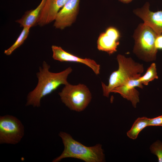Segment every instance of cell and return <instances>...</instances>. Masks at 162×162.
<instances>
[{
  "label": "cell",
  "instance_id": "obj_1",
  "mask_svg": "<svg viewBox=\"0 0 162 162\" xmlns=\"http://www.w3.org/2000/svg\"><path fill=\"white\" fill-rule=\"evenodd\" d=\"M50 65L45 61L43 62L42 66L39 67V71L36 74L37 85L28 94L26 106L40 107L42 98L51 93L61 85H65L69 83L67 78L72 71L70 67L57 73L50 72Z\"/></svg>",
  "mask_w": 162,
  "mask_h": 162
},
{
  "label": "cell",
  "instance_id": "obj_2",
  "mask_svg": "<svg viewBox=\"0 0 162 162\" xmlns=\"http://www.w3.org/2000/svg\"><path fill=\"white\" fill-rule=\"evenodd\" d=\"M59 136L62 139L64 150L61 154L54 158L52 162H59L67 158L79 159L86 162L105 161V154L100 144L87 146L75 140L66 132L61 131Z\"/></svg>",
  "mask_w": 162,
  "mask_h": 162
},
{
  "label": "cell",
  "instance_id": "obj_3",
  "mask_svg": "<svg viewBox=\"0 0 162 162\" xmlns=\"http://www.w3.org/2000/svg\"><path fill=\"white\" fill-rule=\"evenodd\" d=\"M116 58L118 69L110 75L108 85L101 82L103 95L107 97L114 88L125 84L133 78L140 76L144 70L142 64L135 62L131 58L118 54Z\"/></svg>",
  "mask_w": 162,
  "mask_h": 162
},
{
  "label": "cell",
  "instance_id": "obj_4",
  "mask_svg": "<svg viewBox=\"0 0 162 162\" xmlns=\"http://www.w3.org/2000/svg\"><path fill=\"white\" fill-rule=\"evenodd\" d=\"M158 35L144 23L139 24L133 35L134 45L133 52L140 59L149 62L155 60L158 50L155 46Z\"/></svg>",
  "mask_w": 162,
  "mask_h": 162
},
{
  "label": "cell",
  "instance_id": "obj_5",
  "mask_svg": "<svg viewBox=\"0 0 162 162\" xmlns=\"http://www.w3.org/2000/svg\"><path fill=\"white\" fill-rule=\"evenodd\" d=\"M61 100L71 110L81 112L90 103L91 94L87 86L83 84L73 85L69 83L58 93Z\"/></svg>",
  "mask_w": 162,
  "mask_h": 162
},
{
  "label": "cell",
  "instance_id": "obj_6",
  "mask_svg": "<svg viewBox=\"0 0 162 162\" xmlns=\"http://www.w3.org/2000/svg\"><path fill=\"white\" fill-rule=\"evenodd\" d=\"M25 134L24 128L16 117L9 115L0 116V144L15 145Z\"/></svg>",
  "mask_w": 162,
  "mask_h": 162
},
{
  "label": "cell",
  "instance_id": "obj_7",
  "mask_svg": "<svg viewBox=\"0 0 162 162\" xmlns=\"http://www.w3.org/2000/svg\"><path fill=\"white\" fill-rule=\"evenodd\" d=\"M80 0H69L58 13L54 24L56 28L62 30L75 21L79 9Z\"/></svg>",
  "mask_w": 162,
  "mask_h": 162
},
{
  "label": "cell",
  "instance_id": "obj_8",
  "mask_svg": "<svg viewBox=\"0 0 162 162\" xmlns=\"http://www.w3.org/2000/svg\"><path fill=\"white\" fill-rule=\"evenodd\" d=\"M120 37V33L117 28L109 27L100 34L97 41V48L110 55L112 54L117 51Z\"/></svg>",
  "mask_w": 162,
  "mask_h": 162
},
{
  "label": "cell",
  "instance_id": "obj_9",
  "mask_svg": "<svg viewBox=\"0 0 162 162\" xmlns=\"http://www.w3.org/2000/svg\"><path fill=\"white\" fill-rule=\"evenodd\" d=\"M149 6V3L146 2L142 7L134 10L133 12L143 20L144 23L160 35L162 34V11H151Z\"/></svg>",
  "mask_w": 162,
  "mask_h": 162
},
{
  "label": "cell",
  "instance_id": "obj_10",
  "mask_svg": "<svg viewBox=\"0 0 162 162\" xmlns=\"http://www.w3.org/2000/svg\"><path fill=\"white\" fill-rule=\"evenodd\" d=\"M52 58L61 62H76L84 64L91 68L96 75L100 74V66L95 61L89 58H82L64 50L60 46L52 45Z\"/></svg>",
  "mask_w": 162,
  "mask_h": 162
},
{
  "label": "cell",
  "instance_id": "obj_11",
  "mask_svg": "<svg viewBox=\"0 0 162 162\" xmlns=\"http://www.w3.org/2000/svg\"><path fill=\"white\" fill-rule=\"evenodd\" d=\"M140 76L130 79L125 84L114 88L111 92L119 94L122 97L130 101L133 106L136 108L139 102V92L135 87L143 88L142 84L138 80Z\"/></svg>",
  "mask_w": 162,
  "mask_h": 162
},
{
  "label": "cell",
  "instance_id": "obj_12",
  "mask_svg": "<svg viewBox=\"0 0 162 162\" xmlns=\"http://www.w3.org/2000/svg\"><path fill=\"white\" fill-rule=\"evenodd\" d=\"M69 0H46L41 10L37 25L42 26L55 20L57 15Z\"/></svg>",
  "mask_w": 162,
  "mask_h": 162
},
{
  "label": "cell",
  "instance_id": "obj_13",
  "mask_svg": "<svg viewBox=\"0 0 162 162\" xmlns=\"http://www.w3.org/2000/svg\"><path fill=\"white\" fill-rule=\"evenodd\" d=\"M46 0H42L41 2L34 9L26 11L21 18L15 21L21 27L31 28L37 25V23L41 10Z\"/></svg>",
  "mask_w": 162,
  "mask_h": 162
},
{
  "label": "cell",
  "instance_id": "obj_14",
  "mask_svg": "<svg viewBox=\"0 0 162 162\" xmlns=\"http://www.w3.org/2000/svg\"><path fill=\"white\" fill-rule=\"evenodd\" d=\"M149 118L146 117H139L134 123L130 129L127 133L130 138L136 139L140 133L145 128L148 126Z\"/></svg>",
  "mask_w": 162,
  "mask_h": 162
},
{
  "label": "cell",
  "instance_id": "obj_15",
  "mask_svg": "<svg viewBox=\"0 0 162 162\" xmlns=\"http://www.w3.org/2000/svg\"><path fill=\"white\" fill-rule=\"evenodd\" d=\"M30 28L28 27H23L16 41L10 47L4 51V53L7 56L10 55L16 49L22 45L28 37Z\"/></svg>",
  "mask_w": 162,
  "mask_h": 162
},
{
  "label": "cell",
  "instance_id": "obj_16",
  "mask_svg": "<svg viewBox=\"0 0 162 162\" xmlns=\"http://www.w3.org/2000/svg\"><path fill=\"white\" fill-rule=\"evenodd\" d=\"M158 78L156 64L153 63L148 68L145 74L141 76L138 80L142 84L148 85L150 82L155 79H158Z\"/></svg>",
  "mask_w": 162,
  "mask_h": 162
},
{
  "label": "cell",
  "instance_id": "obj_17",
  "mask_svg": "<svg viewBox=\"0 0 162 162\" xmlns=\"http://www.w3.org/2000/svg\"><path fill=\"white\" fill-rule=\"evenodd\" d=\"M150 149L151 152L156 155L159 162H162V142L157 140L150 146Z\"/></svg>",
  "mask_w": 162,
  "mask_h": 162
},
{
  "label": "cell",
  "instance_id": "obj_18",
  "mask_svg": "<svg viewBox=\"0 0 162 162\" xmlns=\"http://www.w3.org/2000/svg\"><path fill=\"white\" fill-rule=\"evenodd\" d=\"M148 126H162V115L149 118Z\"/></svg>",
  "mask_w": 162,
  "mask_h": 162
},
{
  "label": "cell",
  "instance_id": "obj_19",
  "mask_svg": "<svg viewBox=\"0 0 162 162\" xmlns=\"http://www.w3.org/2000/svg\"><path fill=\"white\" fill-rule=\"evenodd\" d=\"M155 46L157 50H162V34L158 35L156 37Z\"/></svg>",
  "mask_w": 162,
  "mask_h": 162
},
{
  "label": "cell",
  "instance_id": "obj_20",
  "mask_svg": "<svg viewBox=\"0 0 162 162\" xmlns=\"http://www.w3.org/2000/svg\"><path fill=\"white\" fill-rule=\"evenodd\" d=\"M124 3L128 4L131 2L133 0H118Z\"/></svg>",
  "mask_w": 162,
  "mask_h": 162
}]
</instances>
